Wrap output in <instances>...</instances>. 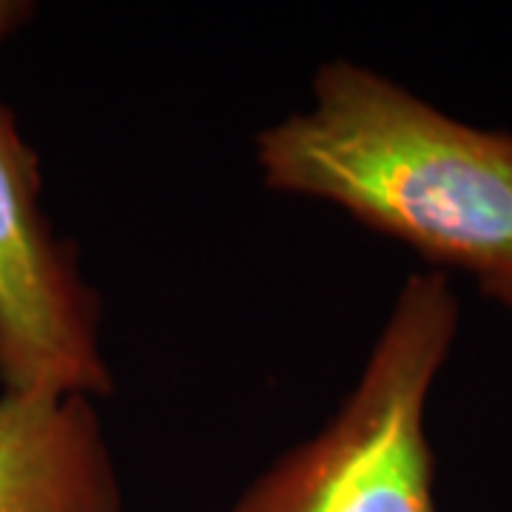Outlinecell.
Returning a JSON list of instances; mask_svg holds the SVG:
<instances>
[{
	"instance_id": "obj_3",
	"label": "cell",
	"mask_w": 512,
	"mask_h": 512,
	"mask_svg": "<svg viewBox=\"0 0 512 512\" xmlns=\"http://www.w3.org/2000/svg\"><path fill=\"white\" fill-rule=\"evenodd\" d=\"M100 302L43 208L35 146L0 106V393L103 399Z\"/></svg>"
},
{
	"instance_id": "obj_2",
	"label": "cell",
	"mask_w": 512,
	"mask_h": 512,
	"mask_svg": "<svg viewBox=\"0 0 512 512\" xmlns=\"http://www.w3.org/2000/svg\"><path fill=\"white\" fill-rule=\"evenodd\" d=\"M456 330L458 299L444 274L407 276L333 419L225 512H439L427 402Z\"/></svg>"
},
{
	"instance_id": "obj_5",
	"label": "cell",
	"mask_w": 512,
	"mask_h": 512,
	"mask_svg": "<svg viewBox=\"0 0 512 512\" xmlns=\"http://www.w3.org/2000/svg\"><path fill=\"white\" fill-rule=\"evenodd\" d=\"M29 15H32V6H29V3H20V0H0V40L6 35H12Z\"/></svg>"
},
{
	"instance_id": "obj_4",
	"label": "cell",
	"mask_w": 512,
	"mask_h": 512,
	"mask_svg": "<svg viewBox=\"0 0 512 512\" xmlns=\"http://www.w3.org/2000/svg\"><path fill=\"white\" fill-rule=\"evenodd\" d=\"M0 512H128L92 399L0 393Z\"/></svg>"
},
{
	"instance_id": "obj_1",
	"label": "cell",
	"mask_w": 512,
	"mask_h": 512,
	"mask_svg": "<svg viewBox=\"0 0 512 512\" xmlns=\"http://www.w3.org/2000/svg\"><path fill=\"white\" fill-rule=\"evenodd\" d=\"M254 151L265 188L336 205L512 308V134L328 60L311 106L262 128Z\"/></svg>"
}]
</instances>
